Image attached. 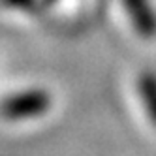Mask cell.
I'll use <instances>...</instances> for the list:
<instances>
[{
    "instance_id": "6da1fadb",
    "label": "cell",
    "mask_w": 156,
    "mask_h": 156,
    "mask_svg": "<svg viewBox=\"0 0 156 156\" xmlns=\"http://www.w3.org/2000/svg\"><path fill=\"white\" fill-rule=\"evenodd\" d=\"M51 107V96L41 88H30L4 98L0 102V115L8 120H27L41 117Z\"/></svg>"
},
{
    "instance_id": "7a4b0ae2",
    "label": "cell",
    "mask_w": 156,
    "mask_h": 156,
    "mask_svg": "<svg viewBox=\"0 0 156 156\" xmlns=\"http://www.w3.org/2000/svg\"><path fill=\"white\" fill-rule=\"evenodd\" d=\"M133 30L143 38L156 36V12L151 0H122Z\"/></svg>"
},
{
    "instance_id": "3957f363",
    "label": "cell",
    "mask_w": 156,
    "mask_h": 156,
    "mask_svg": "<svg viewBox=\"0 0 156 156\" xmlns=\"http://www.w3.org/2000/svg\"><path fill=\"white\" fill-rule=\"evenodd\" d=\"M137 90L141 96V102L149 113V119L152 120V124H156V75L151 72L141 73L137 81Z\"/></svg>"
},
{
    "instance_id": "277c9868",
    "label": "cell",
    "mask_w": 156,
    "mask_h": 156,
    "mask_svg": "<svg viewBox=\"0 0 156 156\" xmlns=\"http://www.w3.org/2000/svg\"><path fill=\"white\" fill-rule=\"evenodd\" d=\"M8 4H12V6H15V8H30L32 4H34V0H6Z\"/></svg>"
}]
</instances>
